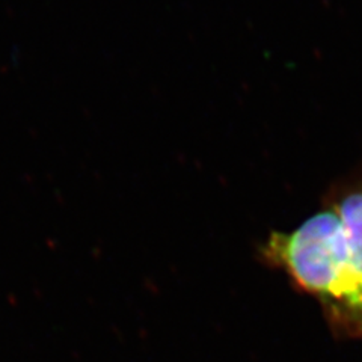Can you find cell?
Listing matches in <instances>:
<instances>
[{
  "label": "cell",
  "mask_w": 362,
  "mask_h": 362,
  "mask_svg": "<svg viewBox=\"0 0 362 362\" xmlns=\"http://www.w3.org/2000/svg\"><path fill=\"white\" fill-rule=\"evenodd\" d=\"M322 307L338 338L362 341V279L355 272L335 210L323 207L290 233H270L258 251Z\"/></svg>",
  "instance_id": "1"
},
{
  "label": "cell",
  "mask_w": 362,
  "mask_h": 362,
  "mask_svg": "<svg viewBox=\"0 0 362 362\" xmlns=\"http://www.w3.org/2000/svg\"><path fill=\"white\" fill-rule=\"evenodd\" d=\"M325 202L338 214L352 266L362 279V175L334 186Z\"/></svg>",
  "instance_id": "2"
}]
</instances>
